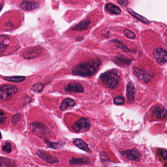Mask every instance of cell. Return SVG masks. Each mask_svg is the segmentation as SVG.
<instances>
[{"label": "cell", "instance_id": "cell-1", "mask_svg": "<svg viewBox=\"0 0 167 167\" xmlns=\"http://www.w3.org/2000/svg\"><path fill=\"white\" fill-rule=\"evenodd\" d=\"M101 64L99 59H94L86 63H81L73 68L72 74L79 76H92L96 73Z\"/></svg>", "mask_w": 167, "mask_h": 167}, {"label": "cell", "instance_id": "cell-2", "mask_svg": "<svg viewBox=\"0 0 167 167\" xmlns=\"http://www.w3.org/2000/svg\"><path fill=\"white\" fill-rule=\"evenodd\" d=\"M102 82L110 89L116 88L119 84L120 78L116 70H111L102 74L100 76Z\"/></svg>", "mask_w": 167, "mask_h": 167}, {"label": "cell", "instance_id": "cell-3", "mask_svg": "<svg viewBox=\"0 0 167 167\" xmlns=\"http://www.w3.org/2000/svg\"><path fill=\"white\" fill-rule=\"evenodd\" d=\"M18 89L14 85H6L0 87V100L7 101L18 92Z\"/></svg>", "mask_w": 167, "mask_h": 167}, {"label": "cell", "instance_id": "cell-4", "mask_svg": "<svg viewBox=\"0 0 167 167\" xmlns=\"http://www.w3.org/2000/svg\"><path fill=\"white\" fill-rule=\"evenodd\" d=\"M133 72L135 76L137 77L139 80L145 83L149 82L154 76V75L151 72L138 68L134 67L133 68Z\"/></svg>", "mask_w": 167, "mask_h": 167}, {"label": "cell", "instance_id": "cell-5", "mask_svg": "<svg viewBox=\"0 0 167 167\" xmlns=\"http://www.w3.org/2000/svg\"><path fill=\"white\" fill-rule=\"evenodd\" d=\"M90 127V121L88 119L81 118L75 122L73 125V130L76 132L87 131Z\"/></svg>", "mask_w": 167, "mask_h": 167}, {"label": "cell", "instance_id": "cell-6", "mask_svg": "<svg viewBox=\"0 0 167 167\" xmlns=\"http://www.w3.org/2000/svg\"><path fill=\"white\" fill-rule=\"evenodd\" d=\"M121 153L127 159L134 161H139L140 160L141 153L137 148H134L127 151H123Z\"/></svg>", "mask_w": 167, "mask_h": 167}, {"label": "cell", "instance_id": "cell-7", "mask_svg": "<svg viewBox=\"0 0 167 167\" xmlns=\"http://www.w3.org/2000/svg\"><path fill=\"white\" fill-rule=\"evenodd\" d=\"M154 57L158 64H163L167 62V52L162 48H157L153 52Z\"/></svg>", "mask_w": 167, "mask_h": 167}, {"label": "cell", "instance_id": "cell-8", "mask_svg": "<svg viewBox=\"0 0 167 167\" xmlns=\"http://www.w3.org/2000/svg\"><path fill=\"white\" fill-rule=\"evenodd\" d=\"M36 154L38 157H40L42 160H43L44 161L48 163L53 164V163L58 162V158L54 156H52L45 151L39 150L37 152Z\"/></svg>", "mask_w": 167, "mask_h": 167}, {"label": "cell", "instance_id": "cell-9", "mask_svg": "<svg viewBox=\"0 0 167 167\" xmlns=\"http://www.w3.org/2000/svg\"><path fill=\"white\" fill-rule=\"evenodd\" d=\"M67 92L71 93H80L84 92V90L83 86L78 82H70L65 88Z\"/></svg>", "mask_w": 167, "mask_h": 167}, {"label": "cell", "instance_id": "cell-10", "mask_svg": "<svg viewBox=\"0 0 167 167\" xmlns=\"http://www.w3.org/2000/svg\"><path fill=\"white\" fill-rule=\"evenodd\" d=\"M152 114L157 119H164L167 115V110L163 106L161 105L155 106L153 108Z\"/></svg>", "mask_w": 167, "mask_h": 167}, {"label": "cell", "instance_id": "cell-11", "mask_svg": "<svg viewBox=\"0 0 167 167\" xmlns=\"http://www.w3.org/2000/svg\"><path fill=\"white\" fill-rule=\"evenodd\" d=\"M135 89L134 85L132 82L127 84L126 87V97L128 103H131L135 97Z\"/></svg>", "mask_w": 167, "mask_h": 167}, {"label": "cell", "instance_id": "cell-12", "mask_svg": "<svg viewBox=\"0 0 167 167\" xmlns=\"http://www.w3.org/2000/svg\"><path fill=\"white\" fill-rule=\"evenodd\" d=\"M39 6V4L37 3L27 1L22 2L20 5V7L22 9L27 11L36 9Z\"/></svg>", "mask_w": 167, "mask_h": 167}, {"label": "cell", "instance_id": "cell-13", "mask_svg": "<svg viewBox=\"0 0 167 167\" xmlns=\"http://www.w3.org/2000/svg\"><path fill=\"white\" fill-rule=\"evenodd\" d=\"M30 127L31 131L38 134H43L46 132L45 126L40 122H34L31 125Z\"/></svg>", "mask_w": 167, "mask_h": 167}, {"label": "cell", "instance_id": "cell-14", "mask_svg": "<svg viewBox=\"0 0 167 167\" xmlns=\"http://www.w3.org/2000/svg\"><path fill=\"white\" fill-rule=\"evenodd\" d=\"M114 61L118 65L125 66L128 65L129 64H131V60L124 56H120V57L115 58Z\"/></svg>", "mask_w": 167, "mask_h": 167}, {"label": "cell", "instance_id": "cell-15", "mask_svg": "<svg viewBox=\"0 0 167 167\" xmlns=\"http://www.w3.org/2000/svg\"><path fill=\"white\" fill-rule=\"evenodd\" d=\"M90 21L88 20H83L79 23L73 28V30L78 31H83L86 30L89 27Z\"/></svg>", "mask_w": 167, "mask_h": 167}, {"label": "cell", "instance_id": "cell-16", "mask_svg": "<svg viewBox=\"0 0 167 167\" xmlns=\"http://www.w3.org/2000/svg\"><path fill=\"white\" fill-rule=\"evenodd\" d=\"M75 102L71 98H66L63 100L60 105V109L61 110L66 109L68 108H73L75 106Z\"/></svg>", "mask_w": 167, "mask_h": 167}, {"label": "cell", "instance_id": "cell-17", "mask_svg": "<svg viewBox=\"0 0 167 167\" xmlns=\"http://www.w3.org/2000/svg\"><path fill=\"white\" fill-rule=\"evenodd\" d=\"M73 143L75 146L80 148V149H82L85 152H90V149L89 148L87 144L82 140L80 139H75L74 140Z\"/></svg>", "mask_w": 167, "mask_h": 167}, {"label": "cell", "instance_id": "cell-18", "mask_svg": "<svg viewBox=\"0 0 167 167\" xmlns=\"http://www.w3.org/2000/svg\"><path fill=\"white\" fill-rule=\"evenodd\" d=\"M105 8L106 10L114 14L118 15L121 14V9L113 3H107L105 6Z\"/></svg>", "mask_w": 167, "mask_h": 167}, {"label": "cell", "instance_id": "cell-19", "mask_svg": "<svg viewBox=\"0 0 167 167\" xmlns=\"http://www.w3.org/2000/svg\"><path fill=\"white\" fill-rule=\"evenodd\" d=\"M127 11H128V12H129L131 15H132L135 18H136V19H137L138 20H139L141 22H142L143 23H145V24H148L149 23V21H148L146 18H145V17L142 16L140 15L137 14V13L134 12L133 10H132L131 8H127Z\"/></svg>", "mask_w": 167, "mask_h": 167}, {"label": "cell", "instance_id": "cell-20", "mask_svg": "<svg viewBox=\"0 0 167 167\" xmlns=\"http://www.w3.org/2000/svg\"><path fill=\"white\" fill-rule=\"evenodd\" d=\"M40 50L38 48H32L31 50H29L25 52L24 54V57L25 58H33L36 57V55L39 54Z\"/></svg>", "mask_w": 167, "mask_h": 167}, {"label": "cell", "instance_id": "cell-21", "mask_svg": "<svg viewBox=\"0 0 167 167\" xmlns=\"http://www.w3.org/2000/svg\"><path fill=\"white\" fill-rule=\"evenodd\" d=\"M89 163V158L86 157L84 158H79V159H75L73 158L72 159L69 161V163L71 165H75V164H87Z\"/></svg>", "mask_w": 167, "mask_h": 167}, {"label": "cell", "instance_id": "cell-22", "mask_svg": "<svg viewBox=\"0 0 167 167\" xmlns=\"http://www.w3.org/2000/svg\"><path fill=\"white\" fill-rule=\"evenodd\" d=\"M5 80L9 81L14 82H22L25 80V77L22 76H12V77H6Z\"/></svg>", "mask_w": 167, "mask_h": 167}, {"label": "cell", "instance_id": "cell-23", "mask_svg": "<svg viewBox=\"0 0 167 167\" xmlns=\"http://www.w3.org/2000/svg\"><path fill=\"white\" fill-rule=\"evenodd\" d=\"M44 85L42 83H37L33 85L32 87V90L34 92H36V93H40L42 91V90L43 89Z\"/></svg>", "mask_w": 167, "mask_h": 167}, {"label": "cell", "instance_id": "cell-24", "mask_svg": "<svg viewBox=\"0 0 167 167\" xmlns=\"http://www.w3.org/2000/svg\"><path fill=\"white\" fill-rule=\"evenodd\" d=\"M2 149L3 151L8 153H11V151H12L11 143H9V142L5 143V144L3 146Z\"/></svg>", "mask_w": 167, "mask_h": 167}, {"label": "cell", "instance_id": "cell-25", "mask_svg": "<svg viewBox=\"0 0 167 167\" xmlns=\"http://www.w3.org/2000/svg\"><path fill=\"white\" fill-rule=\"evenodd\" d=\"M125 102V98L122 96L116 97L114 99V103L117 105H121V104H124Z\"/></svg>", "mask_w": 167, "mask_h": 167}, {"label": "cell", "instance_id": "cell-26", "mask_svg": "<svg viewBox=\"0 0 167 167\" xmlns=\"http://www.w3.org/2000/svg\"><path fill=\"white\" fill-rule=\"evenodd\" d=\"M124 33L125 36L130 39H134L136 37V35L134 32L131 31L130 30H125L124 31Z\"/></svg>", "mask_w": 167, "mask_h": 167}, {"label": "cell", "instance_id": "cell-27", "mask_svg": "<svg viewBox=\"0 0 167 167\" xmlns=\"http://www.w3.org/2000/svg\"><path fill=\"white\" fill-rule=\"evenodd\" d=\"M7 116L2 110L0 109V124L3 125L6 123Z\"/></svg>", "mask_w": 167, "mask_h": 167}, {"label": "cell", "instance_id": "cell-28", "mask_svg": "<svg viewBox=\"0 0 167 167\" xmlns=\"http://www.w3.org/2000/svg\"><path fill=\"white\" fill-rule=\"evenodd\" d=\"M111 42H113L114 43L116 44L117 45V46L119 47V48H121V49L125 51V52H127V51H128V49L127 48H126V47H125V46H124V45L123 44L122 42H120L118 40H112V41H111Z\"/></svg>", "mask_w": 167, "mask_h": 167}, {"label": "cell", "instance_id": "cell-29", "mask_svg": "<svg viewBox=\"0 0 167 167\" xmlns=\"http://www.w3.org/2000/svg\"><path fill=\"white\" fill-rule=\"evenodd\" d=\"M5 42L6 41H0V54L4 52L8 47V43H6Z\"/></svg>", "mask_w": 167, "mask_h": 167}, {"label": "cell", "instance_id": "cell-30", "mask_svg": "<svg viewBox=\"0 0 167 167\" xmlns=\"http://www.w3.org/2000/svg\"><path fill=\"white\" fill-rule=\"evenodd\" d=\"M21 118V115L20 114H16L14 115L12 118V122L14 124H16L19 121Z\"/></svg>", "mask_w": 167, "mask_h": 167}, {"label": "cell", "instance_id": "cell-31", "mask_svg": "<svg viewBox=\"0 0 167 167\" xmlns=\"http://www.w3.org/2000/svg\"><path fill=\"white\" fill-rule=\"evenodd\" d=\"M46 142L47 144L49 145V146L51 148H57L58 147H59V143H52V142H50L49 141H46Z\"/></svg>", "mask_w": 167, "mask_h": 167}, {"label": "cell", "instance_id": "cell-32", "mask_svg": "<svg viewBox=\"0 0 167 167\" xmlns=\"http://www.w3.org/2000/svg\"><path fill=\"white\" fill-rule=\"evenodd\" d=\"M161 156L164 160L167 159V152L166 149L163 150L160 153Z\"/></svg>", "mask_w": 167, "mask_h": 167}, {"label": "cell", "instance_id": "cell-33", "mask_svg": "<svg viewBox=\"0 0 167 167\" xmlns=\"http://www.w3.org/2000/svg\"><path fill=\"white\" fill-rule=\"evenodd\" d=\"M5 160L6 158L0 157V167L3 166H5Z\"/></svg>", "mask_w": 167, "mask_h": 167}, {"label": "cell", "instance_id": "cell-34", "mask_svg": "<svg viewBox=\"0 0 167 167\" xmlns=\"http://www.w3.org/2000/svg\"><path fill=\"white\" fill-rule=\"evenodd\" d=\"M118 2L120 5L125 6H127L128 3V1H118Z\"/></svg>", "mask_w": 167, "mask_h": 167}, {"label": "cell", "instance_id": "cell-35", "mask_svg": "<svg viewBox=\"0 0 167 167\" xmlns=\"http://www.w3.org/2000/svg\"><path fill=\"white\" fill-rule=\"evenodd\" d=\"M3 8V5L2 3H0V11L2 10Z\"/></svg>", "mask_w": 167, "mask_h": 167}, {"label": "cell", "instance_id": "cell-36", "mask_svg": "<svg viewBox=\"0 0 167 167\" xmlns=\"http://www.w3.org/2000/svg\"><path fill=\"white\" fill-rule=\"evenodd\" d=\"M1 138H2L1 133V132H0V139H1Z\"/></svg>", "mask_w": 167, "mask_h": 167}, {"label": "cell", "instance_id": "cell-37", "mask_svg": "<svg viewBox=\"0 0 167 167\" xmlns=\"http://www.w3.org/2000/svg\"><path fill=\"white\" fill-rule=\"evenodd\" d=\"M167 163H165V167H167Z\"/></svg>", "mask_w": 167, "mask_h": 167}]
</instances>
